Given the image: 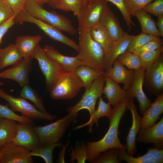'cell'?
Returning <instances> with one entry per match:
<instances>
[{
	"label": "cell",
	"instance_id": "ee69618b",
	"mask_svg": "<svg viewBox=\"0 0 163 163\" xmlns=\"http://www.w3.org/2000/svg\"><path fill=\"white\" fill-rule=\"evenodd\" d=\"M154 1L147 4L142 10L158 18L163 16V0H155Z\"/></svg>",
	"mask_w": 163,
	"mask_h": 163
},
{
	"label": "cell",
	"instance_id": "484cf974",
	"mask_svg": "<svg viewBox=\"0 0 163 163\" xmlns=\"http://www.w3.org/2000/svg\"><path fill=\"white\" fill-rule=\"evenodd\" d=\"M16 121L9 119H0V149L13 141L17 131Z\"/></svg>",
	"mask_w": 163,
	"mask_h": 163
},
{
	"label": "cell",
	"instance_id": "ba28073f",
	"mask_svg": "<svg viewBox=\"0 0 163 163\" xmlns=\"http://www.w3.org/2000/svg\"><path fill=\"white\" fill-rule=\"evenodd\" d=\"M0 97L8 101L11 109L14 111L20 112L22 115L28 117L33 120L51 121L56 117V116L51 115L48 112L41 111L25 99L21 97H14L0 89Z\"/></svg>",
	"mask_w": 163,
	"mask_h": 163
},
{
	"label": "cell",
	"instance_id": "4316f807",
	"mask_svg": "<svg viewBox=\"0 0 163 163\" xmlns=\"http://www.w3.org/2000/svg\"><path fill=\"white\" fill-rule=\"evenodd\" d=\"M112 110L110 104L109 102L105 103L103 100L101 96H100L98 102L97 108L90 115V118L88 121L84 124L77 126L74 129H77L86 126H88V132L91 133L93 132L92 127L94 124L95 123L96 126H98V121L99 118L104 116L108 117Z\"/></svg>",
	"mask_w": 163,
	"mask_h": 163
},
{
	"label": "cell",
	"instance_id": "44dd1931",
	"mask_svg": "<svg viewBox=\"0 0 163 163\" xmlns=\"http://www.w3.org/2000/svg\"><path fill=\"white\" fill-rule=\"evenodd\" d=\"M100 23L106 29L113 41L117 40L124 35L118 18L111 10L108 4L105 7Z\"/></svg>",
	"mask_w": 163,
	"mask_h": 163
},
{
	"label": "cell",
	"instance_id": "bcb514c9",
	"mask_svg": "<svg viewBox=\"0 0 163 163\" xmlns=\"http://www.w3.org/2000/svg\"><path fill=\"white\" fill-rule=\"evenodd\" d=\"M28 0H5L15 15L25 8Z\"/></svg>",
	"mask_w": 163,
	"mask_h": 163
},
{
	"label": "cell",
	"instance_id": "cb8c5ba5",
	"mask_svg": "<svg viewBox=\"0 0 163 163\" xmlns=\"http://www.w3.org/2000/svg\"><path fill=\"white\" fill-rule=\"evenodd\" d=\"M154 101L144 112L141 118L142 129L148 128L156 123L163 113V93L157 96Z\"/></svg>",
	"mask_w": 163,
	"mask_h": 163
},
{
	"label": "cell",
	"instance_id": "681fc988",
	"mask_svg": "<svg viewBox=\"0 0 163 163\" xmlns=\"http://www.w3.org/2000/svg\"><path fill=\"white\" fill-rule=\"evenodd\" d=\"M158 29L160 36L163 37V15L158 17L156 23Z\"/></svg>",
	"mask_w": 163,
	"mask_h": 163
},
{
	"label": "cell",
	"instance_id": "52a82bcc",
	"mask_svg": "<svg viewBox=\"0 0 163 163\" xmlns=\"http://www.w3.org/2000/svg\"><path fill=\"white\" fill-rule=\"evenodd\" d=\"M105 83L104 73L97 77L87 89L79 101L75 105L67 109L69 113L77 114L82 109H87L90 115L95 110V105L97 99L101 96Z\"/></svg>",
	"mask_w": 163,
	"mask_h": 163
},
{
	"label": "cell",
	"instance_id": "5bb4252c",
	"mask_svg": "<svg viewBox=\"0 0 163 163\" xmlns=\"http://www.w3.org/2000/svg\"><path fill=\"white\" fill-rule=\"evenodd\" d=\"M3 154L0 163H32L30 151L25 147L13 142L0 149Z\"/></svg>",
	"mask_w": 163,
	"mask_h": 163
},
{
	"label": "cell",
	"instance_id": "30bf717a",
	"mask_svg": "<svg viewBox=\"0 0 163 163\" xmlns=\"http://www.w3.org/2000/svg\"><path fill=\"white\" fill-rule=\"evenodd\" d=\"M20 21L22 23L28 22L36 24L51 38L68 46L77 52L78 51L79 45L74 40L64 35L60 30L33 16L26 11L21 14Z\"/></svg>",
	"mask_w": 163,
	"mask_h": 163
},
{
	"label": "cell",
	"instance_id": "d6a6232c",
	"mask_svg": "<svg viewBox=\"0 0 163 163\" xmlns=\"http://www.w3.org/2000/svg\"><path fill=\"white\" fill-rule=\"evenodd\" d=\"M21 91L20 97L25 99H27L32 101L34 106L41 112L47 113L43 104L42 97L29 85L24 86Z\"/></svg>",
	"mask_w": 163,
	"mask_h": 163
},
{
	"label": "cell",
	"instance_id": "f35d334b",
	"mask_svg": "<svg viewBox=\"0 0 163 163\" xmlns=\"http://www.w3.org/2000/svg\"><path fill=\"white\" fill-rule=\"evenodd\" d=\"M119 148L110 149L100 153L92 163H119Z\"/></svg>",
	"mask_w": 163,
	"mask_h": 163
},
{
	"label": "cell",
	"instance_id": "83f0119b",
	"mask_svg": "<svg viewBox=\"0 0 163 163\" xmlns=\"http://www.w3.org/2000/svg\"><path fill=\"white\" fill-rule=\"evenodd\" d=\"M89 30L92 38L101 45L105 54L113 41L110 34L100 23L90 28Z\"/></svg>",
	"mask_w": 163,
	"mask_h": 163
},
{
	"label": "cell",
	"instance_id": "db71d44e",
	"mask_svg": "<svg viewBox=\"0 0 163 163\" xmlns=\"http://www.w3.org/2000/svg\"><path fill=\"white\" fill-rule=\"evenodd\" d=\"M39 5V0H34Z\"/></svg>",
	"mask_w": 163,
	"mask_h": 163
},
{
	"label": "cell",
	"instance_id": "f546056e",
	"mask_svg": "<svg viewBox=\"0 0 163 163\" xmlns=\"http://www.w3.org/2000/svg\"><path fill=\"white\" fill-rule=\"evenodd\" d=\"M134 16L136 17L140 23L142 32L157 37L160 36L156 24L150 15L142 9L136 11Z\"/></svg>",
	"mask_w": 163,
	"mask_h": 163
},
{
	"label": "cell",
	"instance_id": "816d5d0a",
	"mask_svg": "<svg viewBox=\"0 0 163 163\" xmlns=\"http://www.w3.org/2000/svg\"><path fill=\"white\" fill-rule=\"evenodd\" d=\"M49 0H39V5L42 7L43 5L45 3H48Z\"/></svg>",
	"mask_w": 163,
	"mask_h": 163
},
{
	"label": "cell",
	"instance_id": "9c48e42d",
	"mask_svg": "<svg viewBox=\"0 0 163 163\" xmlns=\"http://www.w3.org/2000/svg\"><path fill=\"white\" fill-rule=\"evenodd\" d=\"M107 4V1L99 0L84 5L76 15L78 22V31L89 29L100 23L104 10Z\"/></svg>",
	"mask_w": 163,
	"mask_h": 163
},
{
	"label": "cell",
	"instance_id": "7dc6e473",
	"mask_svg": "<svg viewBox=\"0 0 163 163\" xmlns=\"http://www.w3.org/2000/svg\"><path fill=\"white\" fill-rule=\"evenodd\" d=\"M15 16V15L14 14L8 21L0 25V49L1 45L2 43V38L3 36L8 30L15 24L14 21Z\"/></svg>",
	"mask_w": 163,
	"mask_h": 163
},
{
	"label": "cell",
	"instance_id": "1f68e13d",
	"mask_svg": "<svg viewBox=\"0 0 163 163\" xmlns=\"http://www.w3.org/2000/svg\"><path fill=\"white\" fill-rule=\"evenodd\" d=\"M62 142L44 145H40L33 151H30V155L38 156L42 158L46 163L53 162V153L55 148L57 147L60 149L62 145Z\"/></svg>",
	"mask_w": 163,
	"mask_h": 163
},
{
	"label": "cell",
	"instance_id": "277c9868",
	"mask_svg": "<svg viewBox=\"0 0 163 163\" xmlns=\"http://www.w3.org/2000/svg\"><path fill=\"white\" fill-rule=\"evenodd\" d=\"M24 9L33 16L71 35L77 31L71 21L55 11H49L42 8L34 0H28Z\"/></svg>",
	"mask_w": 163,
	"mask_h": 163
},
{
	"label": "cell",
	"instance_id": "603a6c76",
	"mask_svg": "<svg viewBox=\"0 0 163 163\" xmlns=\"http://www.w3.org/2000/svg\"><path fill=\"white\" fill-rule=\"evenodd\" d=\"M105 85L103 89V94L114 108L129 96L128 92L109 78L105 76Z\"/></svg>",
	"mask_w": 163,
	"mask_h": 163
},
{
	"label": "cell",
	"instance_id": "d4e9b609",
	"mask_svg": "<svg viewBox=\"0 0 163 163\" xmlns=\"http://www.w3.org/2000/svg\"><path fill=\"white\" fill-rule=\"evenodd\" d=\"M41 36H19L15 41V44L22 58L31 57L35 48L42 40Z\"/></svg>",
	"mask_w": 163,
	"mask_h": 163
},
{
	"label": "cell",
	"instance_id": "4fadbf2b",
	"mask_svg": "<svg viewBox=\"0 0 163 163\" xmlns=\"http://www.w3.org/2000/svg\"><path fill=\"white\" fill-rule=\"evenodd\" d=\"M145 71V69L142 67L135 70L133 82L127 90L130 98L136 97L137 99L140 112L142 115L151 104V100L146 96L142 88Z\"/></svg>",
	"mask_w": 163,
	"mask_h": 163
},
{
	"label": "cell",
	"instance_id": "7a4b0ae2",
	"mask_svg": "<svg viewBox=\"0 0 163 163\" xmlns=\"http://www.w3.org/2000/svg\"><path fill=\"white\" fill-rule=\"evenodd\" d=\"M78 31L79 48L76 56L82 65L104 72V52L102 47L92 38L89 29Z\"/></svg>",
	"mask_w": 163,
	"mask_h": 163
},
{
	"label": "cell",
	"instance_id": "3957f363",
	"mask_svg": "<svg viewBox=\"0 0 163 163\" xmlns=\"http://www.w3.org/2000/svg\"><path fill=\"white\" fill-rule=\"evenodd\" d=\"M77 114H69L55 122L41 126H33L41 145L58 143L64 135L72 123L76 121Z\"/></svg>",
	"mask_w": 163,
	"mask_h": 163
},
{
	"label": "cell",
	"instance_id": "e0dca14e",
	"mask_svg": "<svg viewBox=\"0 0 163 163\" xmlns=\"http://www.w3.org/2000/svg\"><path fill=\"white\" fill-rule=\"evenodd\" d=\"M134 72V70L126 69L124 66L116 59L112 67L105 72L104 75L118 84H123V89L127 90L133 82Z\"/></svg>",
	"mask_w": 163,
	"mask_h": 163
},
{
	"label": "cell",
	"instance_id": "d6986e66",
	"mask_svg": "<svg viewBox=\"0 0 163 163\" xmlns=\"http://www.w3.org/2000/svg\"><path fill=\"white\" fill-rule=\"evenodd\" d=\"M118 158L120 162L124 160L128 163H163V149L149 148L145 154L136 158L128 155L125 149H119Z\"/></svg>",
	"mask_w": 163,
	"mask_h": 163
},
{
	"label": "cell",
	"instance_id": "ac0fdd59",
	"mask_svg": "<svg viewBox=\"0 0 163 163\" xmlns=\"http://www.w3.org/2000/svg\"><path fill=\"white\" fill-rule=\"evenodd\" d=\"M137 141L145 143H152L155 147H163V118L147 129H142L136 138Z\"/></svg>",
	"mask_w": 163,
	"mask_h": 163
},
{
	"label": "cell",
	"instance_id": "f907efd6",
	"mask_svg": "<svg viewBox=\"0 0 163 163\" xmlns=\"http://www.w3.org/2000/svg\"><path fill=\"white\" fill-rule=\"evenodd\" d=\"M59 0H49L48 4L54 8H56V6Z\"/></svg>",
	"mask_w": 163,
	"mask_h": 163
},
{
	"label": "cell",
	"instance_id": "ffe728a7",
	"mask_svg": "<svg viewBox=\"0 0 163 163\" xmlns=\"http://www.w3.org/2000/svg\"><path fill=\"white\" fill-rule=\"evenodd\" d=\"M134 36L125 32L122 37L113 42L109 50L104 54V72L110 68L117 57L126 51Z\"/></svg>",
	"mask_w": 163,
	"mask_h": 163
},
{
	"label": "cell",
	"instance_id": "2e32d148",
	"mask_svg": "<svg viewBox=\"0 0 163 163\" xmlns=\"http://www.w3.org/2000/svg\"><path fill=\"white\" fill-rule=\"evenodd\" d=\"M127 109H129L131 113L132 124L126 138V153L129 155L133 156L134 154L136 153L137 149L136 144V136L142 128L141 125V117L137 112L133 98H129Z\"/></svg>",
	"mask_w": 163,
	"mask_h": 163
},
{
	"label": "cell",
	"instance_id": "f6af8a7d",
	"mask_svg": "<svg viewBox=\"0 0 163 163\" xmlns=\"http://www.w3.org/2000/svg\"><path fill=\"white\" fill-rule=\"evenodd\" d=\"M14 14L5 0H0V25L9 19Z\"/></svg>",
	"mask_w": 163,
	"mask_h": 163
},
{
	"label": "cell",
	"instance_id": "d590c367",
	"mask_svg": "<svg viewBox=\"0 0 163 163\" xmlns=\"http://www.w3.org/2000/svg\"><path fill=\"white\" fill-rule=\"evenodd\" d=\"M163 47L154 50L142 53L138 55L141 62V67L145 70L151 66L163 53Z\"/></svg>",
	"mask_w": 163,
	"mask_h": 163
},
{
	"label": "cell",
	"instance_id": "ab89813d",
	"mask_svg": "<svg viewBox=\"0 0 163 163\" xmlns=\"http://www.w3.org/2000/svg\"><path fill=\"white\" fill-rule=\"evenodd\" d=\"M157 37L149 34L141 32L139 34L134 36L128 46L126 51L133 53L149 41Z\"/></svg>",
	"mask_w": 163,
	"mask_h": 163
},
{
	"label": "cell",
	"instance_id": "8992f818",
	"mask_svg": "<svg viewBox=\"0 0 163 163\" xmlns=\"http://www.w3.org/2000/svg\"><path fill=\"white\" fill-rule=\"evenodd\" d=\"M31 57L38 61L45 78L46 88L49 91L59 77L66 71L46 54L39 43L35 48Z\"/></svg>",
	"mask_w": 163,
	"mask_h": 163
},
{
	"label": "cell",
	"instance_id": "6da1fadb",
	"mask_svg": "<svg viewBox=\"0 0 163 163\" xmlns=\"http://www.w3.org/2000/svg\"><path fill=\"white\" fill-rule=\"evenodd\" d=\"M129 98L128 96L112 109L108 117L110 122L109 128L104 136L96 142L87 141V160L90 163H92L100 153L110 149L117 148L126 149V146L121 144L118 137L120 134L119 127L121 118L127 110Z\"/></svg>",
	"mask_w": 163,
	"mask_h": 163
},
{
	"label": "cell",
	"instance_id": "e575fe53",
	"mask_svg": "<svg viewBox=\"0 0 163 163\" xmlns=\"http://www.w3.org/2000/svg\"><path fill=\"white\" fill-rule=\"evenodd\" d=\"M2 118L11 119L18 122L29 124L33 126L34 125L33 120L30 117L23 115H18L8 106L0 104V119Z\"/></svg>",
	"mask_w": 163,
	"mask_h": 163
},
{
	"label": "cell",
	"instance_id": "5b68a950",
	"mask_svg": "<svg viewBox=\"0 0 163 163\" xmlns=\"http://www.w3.org/2000/svg\"><path fill=\"white\" fill-rule=\"evenodd\" d=\"M82 83L74 72H66L49 91L50 97L54 100H70L74 98L82 88Z\"/></svg>",
	"mask_w": 163,
	"mask_h": 163
},
{
	"label": "cell",
	"instance_id": "8fae6325",
	"mask_svg": "<svg viewBox=\"0 0 163 163\" xmlns=\"http://www.w3.org/2000/svg\"><path fill=\"white\" fill-rule=\"evenodd\" d=\"M143 84L149 94L156 96L163 93V55L145 70Z\"/></svg>",
	"mask_w": 163,
	"mask_h": 163
},
{
	"label": "cell",
	"instance_id": "7402d4cb",
	"mask_svg": "<svg viewBox=\"0 0 163 163\" xmlns=\"http://www.w3.org/2000/svg\"><path fill=\"white\" fill-rule=\"evenodd\" d=\"M43 49L51 59L62 67L66 72H74L78 66L82 65V62L76 56H69L61 53L53 46L46 45Z\"/></svg>",
	"mask_w": 163,
	"mask_h": 163
},
{
	"label": "cell",
	"instance_id": "74e56055",
	"mask_svg": "<svg viewBox=\"0 0 163 163\" xmlns=\"http://www.w3.org/2000/svg\"><path fill=\"white\" fill-rule=\"evenodd\" d=\"M70 151L69 150L71 156L70 163H74L75 160L78 163H85L87 158V145L84 142L77 144L74 148L70 146Z\"/></svg>",
	"mask_w": 163,
	"mask_h": 163
},
{
	"label": "cell",
	"instance_id": "c3c4849f",
	"mask_svg": "<svg viewBox=\"0 0 163 163\" xmlns=\"http://www.w3.org/2000/svg\"><path fill=\"white\" fill-rule=\"evenodd\" d=\"M69 143V141H68L66 144L62 145V149L60 150V152L59 153V156L58 159L56 162L58 163H65V156L66 151L68 146Z\"/></svg>",
	"mask_w": 163,
	"mask_h": 163
},
{
	"label": "cell",
	"instance_id": "60d3db41",
	"mask_svg": "<svg viewBox=\"0 0 163 163\" xmlns=\"http://www.w3.org/2000/svg\"><path fill=\"white\" fill-rule=\"evenodd\" d=\"M97 0H85V4L86 3H90ZM104 0L107 2H110L113 3L119 9L122 14L123 19L126 24L129 31L131 30L133 27L135 26V24L131 19V16L129 14L125 7L123 0Z\"/></svg>",
	"mask_w": 163,
	"mask_h": 163
},
{
	"label": "cell",
	"instance_id": "836d02e7",
	"mask_svg": "<svg viewBox=\"0 0 163 163\" xmlns=\"http://www.w3.org/2000/svg\"><path fill=\"white\" fill-rule=\"evenodd\" d=\"M129 69L137 70L141 67V62L138 55L126 51L116 59Z\"/></svg>",
	"mask_w": 163,
	"mask_h": 163
},
{
	"label": "cell",
	"instance_id": "9a60e30c",
	"mask_svg": "<svg viewBox=\"0 0 163 163\" xmlns=\"http://www.w3.org/2000/svg\"><path fill=\"white\" fill-rule=\"evenodd\" d=\"M33 127L31 124L18 122L17 134L12 142L25 147L30 152L40 145Z\"/></svg>",
	"mask_w": 163,
	"mask_h": 163
},
{
	"label": "cell",
	"instance_id": "f1b7e54d",
	"mask_svg": "<svg viewBox=\"0 0 163 163\" xmlns=\"http://www.w3.org/2000/svg\"><path fill=\"white\" fill-rule=\"evenodd\" d=\"M22 58L14 44L10 43L3 49H0V69L14 65Z\"/></svg>",
	"mask_w": 163,
	"mask_h": 163
},
{
	"label": "cell",
	"instance_id": "4dcf8cb0",
	"mask_svg": "<svg viewBox=\"0 0 163 163\" xmlns=\"http://www.w3.org/2000/svg\"><path fill=\"white\" fill-rule=\"evenodd\" d=\"M74 72L81 81L85 89L89 87L97 77L104 73L83 65L77 67Z\"/></svg>",
	"mask_w": 163,
	"mask_h": 163
},
{
	"label": "cell",
	"instance_id": "7bdbcfd3",
	"mask_svg": "<svg viewBox=\"0 0 163 163\" xmlns=\"http://www.w3.org/2000/svg\"><path fill=\"white\" fill-rule=\"evenodd\" d=\"M163 41L159 37L152 39L136 49L133 53L138 55L142 53L154 50L163 46Z\"/></svg>",
	"mask_w": 163,
	"mask_h": 163
},
{
	"label": "cell",
	"instance_id": "8d00e7d4",
	"mask_svg": "<svg viewBox=\"0 0 163 163\" xmlns=\"http://www.w3.org/2000/svg\"><path fill=\"white\" fill-rule=\"evenodd\" d=\"M85 4V0H59L56 8L65 11H72L76 16Z\"/></svg>",
	"mask_w": 163,
	"mask_h": 163
},
{
	"label": "cell",
	"instance_id": "f5cc1de1",
	"mask_svg": "<svg viewBox=\"0 0 163 163\" xmlns=\"http://www.w3.org/2000/svg\"><path fill=\"white\" fill-rule=\"evenodd\" d=\"M3 156L2 153V152L1 149H0V161L2 158Z\"/></svg>",
	"mask_w": 163,
	"mask_h": 163
},
{
	"label": "cell",
	"instance_id": "b9f144b4",
	"mask_svg": "<svg viewBox=\"0 0 163 163\" xmlns=\"http://www.w3.org/2000/svg\"><path fill=\"white\" fill-rule=\"evenodd\" d=\"M155 0H123L125 7L131 16H134L135 12L143 9L148 3Z\"/></svg>",
	"mask_w": 163,
	"mask_h": 163
},
{
	"label": "cell",
	"instance_id": "7c38bea8",
	"mask_svg": "<svg viewBox=\"0 0 163 163\" xmlns=\"http://www.w3.org/2000/svg\"><path fill=\"white\" fill-rule=\"evenodd\" d=\"M32 59L31 57L22 58L12 67L0 72V78L14 80L21 87L29 84Z\"/></svg>",
	"mask_w": 163,
	"mask_h": 163
}]
</instances>
